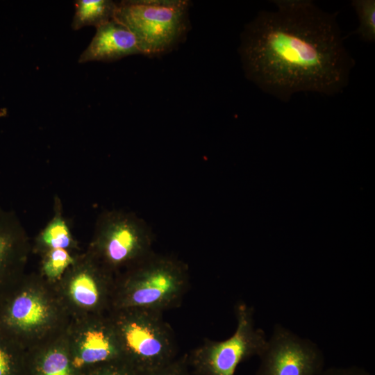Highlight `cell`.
<instances>
[{
    "mask_svg": "<svg viewBox=\"0 0 375 375\" xmlns=\"http://www.w3.org/2000/svg\"><path fill=\"white\" fill-rule=\"evenodd\" d=\"M241 34L245 76L264 92L288 102L297 92L333 96L347 86L355 60L344 46L338 12L311 0H272Z\"/></svg>",
    "mask_w": 375,
    "mask_h": 375,
    "instance_id": "cell-1",
    "label": "cell"
},
{
    "mask_svg": "<svg viewBox=\"0 0 375 375\" xmlns=\"http://www.w3.org/2000/svg\"><path fill=\"white\" fill-rule=\"evenodd\" d=\"M189 8L187 0L122 1L116 3L114 19L134 35L141 54L157 56L185 36Z\"/></svg>",
    "mask_w": 375,
    "mask_h": 375,
    "instance_id": "cell-2",
    "label": "cell"
},
{
    "mask_svg": "<svg viewBox=\"0 0 375 375\" xmlns=\"http://www.w3.org/2000/svg\"><path fill=\"white\" fill-rule=\"evenodd\" d=\"M188 285L183 262L153 252L135 264L122 285L119 306L162 312L181 303Z\"/></svg>",
    "mask_w": 375,
    "mask_h": 375,
    "instance_id": "cell-3",
    "label": "cell"
},
{
    "mask_svg": "<svg viewBox=\"0 0 375 375\" xmlns=\"http://www.w3.org/2000/svg\"><path fill=\"white\" fill-rule=\"evenodd\" d=\"M114 330L121 352L127 356L138 373L162 367L176 357V344L162 312L124 308Z\"/></svg>",
    "mask_w": 375,
    "mask_h": 375,
    "instance_id": "cell-4",
    "label": "cell"
},
{
    "mask_svg": "<svg viewBox=\"0 0 375 375\" xmlns=\"http://www.w3.org/2000/svg\"><path fill=\"white\" fill-rule=\"evenodd\" d=\"M234 310L237 325L231 336L222 341L206 339L188 355L196 375H234L240 362L264 351L267 338L256 328L253 308L239 301Z\"/></svg>",
    "mask_w": 375,
    "mask_h": 375,
    "instance_id": "cell-5",
    "label": "cell"
},
{
    "mask_svg": "<svg viewBox=\"0 0 375 375\" xmlns=\"http://www.w3.org/2000/svg\"><path fill=\"white\" fill-rule=\"evenodd\" d=\"M97 244L110 267L140 262L153 251V235L136 215L114 210L101 215L97 224Z\"/></svg>",
    "mask_w": 375,
    "mask_h": 375,
    "instance_id": "cell-6",
    "label": "cell"
},
{
    "mask_svg": "<svg viewBox=\"0 0 375 375\" xmlns=\"http://www.w3.org/2000/svg\"><path fill=\"white\" fill-rule=\"evenodd\" d=\"M256 375H319L324 358L318 345L276 324L259 356Z\"/></svg>",
    "mask_w": 375,
    "mask_h": 375,
    "instance_id": "cell-7",
    "label": "cell"
},
{
    "mask_svg": "<svg viewBox=\"0 0 375 375\" xmlns=\"http://www.w3.org/2000/svg\"><path fill=\"white\" fill-rule=\"evenodd\" d=\"M96 28L92 41L78 58L79 63L112 62L141 54L134 35L114 18Z\"/></svg>",
    "mask_w": 375,
    "mask_h": 375,
    "instance_id": "cell-8",
    "label": "cell"
},
{
    "mask_svg": "<svg viewBox=\"0 0 375 375\" xmlns=\"http://www.w3.org/2000/svg\"><path fill=\"white\" fill-rule=\"evenodd\" d=\"M24 239V226L19 218L0 207V291L20 261Z\"/></svg>",
    "mask_w": 375,
    "mask_h": 375,
    "instance_id": "cell-9",
    "label": "cell"
},
{
    "mask_svg": "<svg viewBox=\"0 0 375 375\" xmlns=\"http://www.w3.org/2000/svg\"><path fill=\"white\" fill-rule=\"evenodd\" d=\"M47 315V308L39 298L23 292L6 303L0 323L6 329L27 330L42 324Z\"/></svg>",
    "mask_w": 375,
    "mask_h": 375,
    "instance_id": "cell-10",
    "label": "cell"
},
{
    "mask_svg": "<svg viewBox=\"0 0 375 375\" xmlns=\"http://www.w3.org/2000/svg\"><path fill=\"white\" fill-rule=\"evenodd\" d=\"M121 353L114 330L92 328L85 333L80 352L72 364L76 367H81L85 364L110 362Z\"/></svg>",
    "mask_w": 375,
    "mask_h": 375,
    "instance_id": "cell-11",
    "label": "cell"
},
{
    "mask_svg": "<svg viewBox=\"0 0 375 375\" xmlns=\"http://www.w3.org/2000/svg\"><path fill=\"white\" fill-rule=\"evenodd\" d=\"M72 22L73 30L84 26L96 28L114 18L116 3L110 0H78Z\"/></svg>",
    "mask_w": 375,
    "mask_h": 375,
    "instance_id": "cell-12",
    "label": "cell"
},
{
    "mask_svg": "<svg viewBox=\"0 0 375 375\" xmlns=\"http://www.w3.org/2000/svg\"><path fill=\"white\" fill-rule=\"evenodd\" d=\"M54 215L41 231L39 240L48 251L54 249H66L73 243V237L64 218L59 199H56Z\"/></svg>",
    "mask_w": 375,
    "mask_h": 375,
    "instance_id": "cell-13",
    "label": "cell"
},
{
    "mask_svg": "<svg viewBox=\"0 0 375 375\" xmlns=\"http://www.w3.org/2000/svg\"><path fill=\"white\" fill-rule=\"evenodd\" d=\"M70 294L78 305L85 307L97 306L101 299L98 281L90 272L82 270L74 276L69 285Z\"/></svg>",
    "mask_w": 375,
    "mask_h": 375,
    "instance_id": "cell-14",
    "label": "cell"
},
{
    "mask_svg": "<svg viewBox=\"0 0 375 375\" xmlns=\"http://www.w3.org/2000/svg\"><path fill=\"white\" fill-rule=\"evenodd\" d=\"M355 10L358 26L351 34H356L365 42L375 41V1L353 0L351 3Z\"/></svg>",
    "mask_w": 375,
    "mask_h": 375,
    "instance_id": "cell-15",
    "label": "cell"
},
{
    "mask_svg": "<svg viewBox=\"0 0 375 375\" xmlns=\"http://www.w3.org/2000/svg\"><path fill=\"white\" fill-rule=\"evenodd\" d=\"M74 264V259L67 249H51L47 253L43 263V271L48 278L58 279L66 269Z\"/></svg>",
    "mask_w": 375,
    "mask_h": 375,
    "instance_id": "cell-16",
    "label": "cell"
},
{
    "mask_svg": "<svg viewBox=\"0 0 375 375\" xmlns=\"http://www.w3.org/2000/svg\"><path fill=\"white\" fill-rule=\"evenodd\" d=\"M42 375H72L67 356L60 351H52L44 357Z\"/></svg>",
    "mask_w": 375,
    "mask_h": 375,
    "instance_id": "cell-17",
    "label": "cell"
},
{
    "mask_svg": "<svg viewBox=\"0 0 375 375\" xmlns=\"http://www.w3.org/2000/svg\"><path fill=\"white\" fill-rule=\"evenodd\" d=\"M188 354L176 358L167 365L140 375H189Z\"/></svg>",
    "mask_w": 375,
    "mask_h": 375,
    "instance_id": "cell-18",
    "label": "cell"
},
{
    "mask_svg": "<svg viewBox=\"0 0 375 375\" xmlns=\"http://www.w3.org/2000/svg\"><path fill=\"white\" fill-rule=\"evenodd\" d=\"M319 375H370L364 368L358 366L330 367Z\"/></svg>",
    "mask_w": 375,
    "mask_h": 375,
    "instance_id": "cell-19",
    "label": "cell"
},
{
    "mask_svg": "<svg viewBox=\"0 0 375 375\" xmlns=\"http://www.w3.org/2000/svg\"><path fill=\"white\" fill-rule=\"evenodd\" d=\"M12 358L5 343L0 340V375H10Z\"/></svg>",
    "mask_w": 375,
    "mask_h": 375,
    "instance_id": "cell-20",
    "label": "cell"
},
{
    "mask_svg": "<svg viewBox=\"0 0 375 375\" xmlns=\"http://www.w3.org/2000/svg\"><path fill=\"white\" fill-rule=\"evenodd\" d=\"M101 375H140V373L131 368L130 370L121 369L117 367L108 369Z\"/></svg>",
    "mask_w": 375,
    "mask_h": 375,
    "instance_id": "cell-21",
    "label": "cell"
}]
</instances>
